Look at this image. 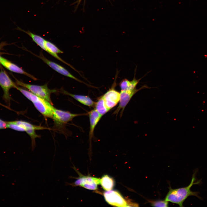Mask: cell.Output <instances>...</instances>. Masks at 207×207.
<instances>
[{
    "mask_svg": "<svg viewBox=\"0 0 207 207\" xmlns=\"http://www.w3.org/2000/svg\"><path fill=\"white\" fill-rule=\"evenodd\" d=\"M4 58L0 55V62L3 60Z\"/></svg>",
    "mask_w": 207,
    "mask_h": 207,
    "instance_id": "obj_23",
    "label": "cell"
},
{
    "mask_svg": "<svg viewBox=\"0 0 207 207\" xmlns=\"http://www.w3.org/2000/svg\"><path fill=\"white\" fill-rule=\"evenodd\" d=\"M73 168L79 175V177L76 178V180L74 182L68 183V185L73 186H79L89 190H95L97 189V185L100 184V179L83 176L75 167Z\"/></svg>",
    "mask_w": 207,
    "mask_h": 207,
    "instance_id": "obj_5",
    "label": "cell"
},
{
    "mask_svg": "<svg viewBox=\"0 0 207 207\" xmlns=\"http://www.w3.org/2000/svg\"><path fill=\"white\" fill-rule=\"evenodd\" d=\"M16 83L17 85L26 88L30 92L48 101L51 103V94L55 92V89H49L47 84L43 85H38L25 83L15 78Z\"/></svg>",
    "mask_w": 207,
    "mask_h": 207,
    "instance_id": "obj_3",
    "label": "cell"
},
{
    "mask_svg": "<svg viewBox=\"0 0 207 207\" xmlns=\"http://www.w3.org/2000/svg\"><path fill=\"white\" fill-rule=\"evenodd\" d=\"M18 30L24 32L28 34L32 39L33 41L43 50L46 51V49L45 46V40L41 37L34 34L29 30L25 31L19 27L17 28Z\"/></svg>",
    "mask_w": 207,
    "mask_h": 207,
    "instance_id": "obj_17",
    "label": "cell"
},
{
    "mask_svg": "<svg viewBox=\"0 0 207 207\" xmlns=\"http://www.w3.org/2000/svg\"><path fill=\"white\" fill-rule=\"evenodd\" d=\"M61 92L64 94L71 96L83 105L90 107H94L95 102L88 96L72 94L63 89H61Z\"/></svg>",
    "mask_w": 207,
    "mask_h": 207,
    "instance_id": "obj_15",
    "label": "cell"
},
{
    "mask_svg": "<svg viewBox=\"0 0 207 207\" xmlns=\"http://www.w3.org/2000/svg\"><path fill=\"white\" fill-rule=\"evenodd\" d=\"M82 0H78V2H77V6L80 3V2H81V1Z\"/></svg>",
    "mask_w": 207,
    "mask_h": 207,
    "instance_id": "obj_24",
    "label": "cell"
},
{
    "mask_svg": "<svg viewBox=\"0 0 207 207\" xmlns=\"http://www.w3.org/2000/svg\"><path fill=\"white\" fill-rule=\"evenodd\" d=\"M150 88L147 85H144L138 89L136 88L131 90H121L119 104L113 114L117 115L120 111V115L122 116L125 107L135 94L141 89Z\"/></svg>",
    "mask_w": 207,
    "mask_h": 207,
    "instance_id": "obj_6",
    "label": "cell"
},
{
    "mask_svg": "<svg viewBox=\"0 0 207 207\" xmlns=\"http://www.w3.org/2000/svg\"><path fill=\"white\" fill-rule=\"evenodd\" d=\"M11 122L19 125L25 130V131L30 137L32 141V147L33 150L35 145V139L39 137V136L37 135L35 130H42L46 129L43 126H35L30 123L22 120H16L10 121Z\"/></svg>",
    "mask_w": 207,
    "mask_h": 207,
    "instance_id": "obj_11",
    "label": "cell"
},
{
    "mask_svg": "<svg viewBox=\"0 0 207 207\" xmlns=\"http://www.w3.org/2000/svg\"><path fill=\"white\" fill-rule=\"evenodd\" d=\"M0 63L6 68L12 72L25 75L34 80H37V78L33 76L27 72L16 64L5 58H4Z\"/></svg>",
    "mask_w": 207,
    "mask_h": 207,
    "instance_id": "obj_13",
    "label": "cell"
},
{
    "mask_svg": "<svg viewBox=\"0 0 207 207\" xmlns=\"http://www.w3.org/2000/svg\"><path fill=\"white\" fill-rule=\"evenodd\" d=\"M87 114L89 116L90 122L89 136L90 143H91L93 135L95 129L102 116L95 109L89 112Z\"/></svg>",
    "mask_w": 207,
    "mask_h": 207,
    "instance_id": "obj_12",
    "label": "cell"
},
{
    "mask_svg": "<svg viewBox=\"0 0 207 207\" xmlns=\"http://www.w3.org/2000/svg\"><path fill=\"white\" fill-rule=\"evenodd\" d=\"M8 128L7 122L5 121L0 119V129Z\"/></svg>",
    "mask_w": 207,
    "mask_h": 207,
    "instance_id": "obj_22",
    "label": "cell"
},
{
    "mask_svg": "<svg viewBox=\"0 0 207 207\" xmlns=\"http://www.w3.org/2000/svg\"><path fill=\"white\" fill-rule=\"evenodd\" d=\"M94 107V109L102 116L109 111L107 108L102 96L95 102Z\"/></svg>",
    "mask_w": 207,
    "mask_h": 207,
    "instance_id": "obj_19",
    "label": "cell"
},
{
    "mask_svg": "<svg viewBox=\"0 0 207 207\" xmlns=\"http://www.w3.org/2000/svg\"><path fill=\"white\" fill-rule=\"evenodd\" d=\"M45 46L46 49V51L55 58L69 66L74 70H76L71 65L63 60L57 54L62 53L63 52L60 49L53 43L49 41L45 40Z\"/></svg>",
    "mask_w": 207,
    "mask_h": 207,
    "instance_id": "obj_14",
    "label": "cell"
},
{
    "mask_svg": "<svg viewBox=\"0 0 207 207\" xmlns=\"http://www.w3.org/2000/svg\"><path fill=\"white\" fill-rule=\"evenodd\" d=\"M8 128L19 131H24L25 129L22 126L17 124L12 123L9 122H7Z\"/></svg>",
    "mask_w": 207,
    "mask_h": 207,
    "instance_id": "obj_21",
    "label": "cell"
},
{
    "mask_svg": "<svg viewBox=\"0 0 207 207\" xmlns=\"http://www.w3.org/2000/svg\"><path fill=\"white\" fill-rule=\"evenodd\" d=\"M30 101L37 110L44 116L52 118L53 107L46 100L17 86L16 88Z\"/></svg>",
    "mask_w": 207,
    "mask_h": 207,
    "instance_id": "obj_2",
    "label": "cell"
},
{
    "mask_svg": "<svg viewBox=\"0 0 207 207\" xmlns=\"http://www.w3.org/2000/svg\"><path fill=\"white\" fill-rule=\"evenodd\" d=\"M116 79L111 88L102 96L107 108L109 110L116 106L120 101V93L115 89Z\"/></svg>",
    "mask_w": 207,
    "mask_h": 207,
    "instance_id": "obj_8",
    "label": "cell"
},
{
    "mask_svg": "<svg viewBox=\"0 0 207 207\" xmlns=\"http://www.w3.org/2000/svg\"><path fill=\"white\" fill-rule=\"evenodd\" d=\"M136 71L133 79L130 81L126 78L123 79L119 83V85L121 90H131L136 88V86L140 80L144 76L138 79H137L135 77Z\"/></svg>",
    "mask_w": 207,
    "mask_h": 207,
    "instance_id": "obj_16",
    "label": "cell"
},
{
    "mask_svg": "<svg viewBox=\"0 0 207 207\" xmlns=\"http://www.w3.org/2000/svg\"><path fill=\"white\" fill-rule=\"evenodd\" d=\"M197 171L195 170L194 172L191 181L187 186L176 189H172L170 187L165 200L168 202L177 204L180 207H183V202L189 196H195L200 200H202V198L199 195L198 191H193L191 190L193 185L200 184L201 182L200 180L194 182L196 180L195 176Z\"/></svg>",
    "mask_w": 207,
    "mask_h": 207,
    "instance_id": "obj_1",
    "label": "cell"
},
{
    "mask_svg": "<svg viewBox=\"0 0 207 207\" xmlns=\"http://www.w3.org/2000/svg\"><path fill=\"white\" fill-rule=\"evenodd\" d=\"M10 78L7 72L4 70H1L0 71V86L3 91V98L5 101L10 105L11 97L9 93L10 89L12 88H16L17 86Z\"/></svg>",
    "mask_w": 207,
    "mask_h": 207,
    "instance_id": "obj_7",
    "label": "cell"
},
{
    "mask_svg": "<svg viewBox=\"0 0 207 207\" xmlns=\"http://www.w3.org/2000/svg\"><path fill=\"white\" fill-rule=\"evenodd\" d=\"M149 202L153 207H167L168 202L165 200H150Z\"/></svg>",
    "mask_w": 207,
    "mask_h": 207,
    "instance_id": "obj_20",
    "label": "cell"
},
{
    "mask_svg": "<svg viewBox=\"0 0 207 207\" xmlns=\"http://www.w3.org/2000/svg\"><path fill=\"white\" fill-rule=\"evenodd\" d=\"M100 184L105 190H111L113 187L114 182L112 178L107 175H105L100 179Z\"/></svg>",
    "mask_w": 207,
    "mask_h": 207,
    "instance_id": "obj_18",
    "label": "cell"
},
{
    "mask_svg": "<svg viewBox=\"0 0 207 207\" xmlns=\"http://www.w3.org/2000/svg\"><path fill=\"white\" fill-rule=\"evenodd\" d=\"M52 118L57 125H62L71 121L75 117L86 114H74L57 109L53 107Z\"/></svg>",
    "mask_w": 207,
    "mask_h": 207,
    "instance_id": "obj_9",
    "label": "cell"
},
{
    "mask_svg": "<svg viewBox=\"0 0 207 207\" xmlns=\"http://www.w3.org/2000/svg\"><path fill=\"white\" fill-rule=\"evenodd\" d=\"M32 54L42 60L45 63L48 65L53 70L60 74L65 76L71 78L79 82L83 83V82L78 79L64 67L61 65L52 62L47 58L43 55L42 51L40 52L39 55H37L30 51Z\"/></svg>",
    "mask_w": 207,
    "mask_h": 207,
    "instance_id": "obj_10",
    "label": "cell"
},
{
    "mask_svg": "<svg viewBox=\"0 0 207 207\" xmlns=\"http://www.w3.org/2000/svg\"><path fill=\"white\" fill-rule=\"evenodd\" d=\"M103 196L109 204L117 207L137 206L138 204L125 200L118 191L110 190L105 192Z\"/></svg>",
    "mask_w": 207,
    "mask_h": 207,
    "instance_id": "obj_4",
    "label": "cell"
}]
</instances>
